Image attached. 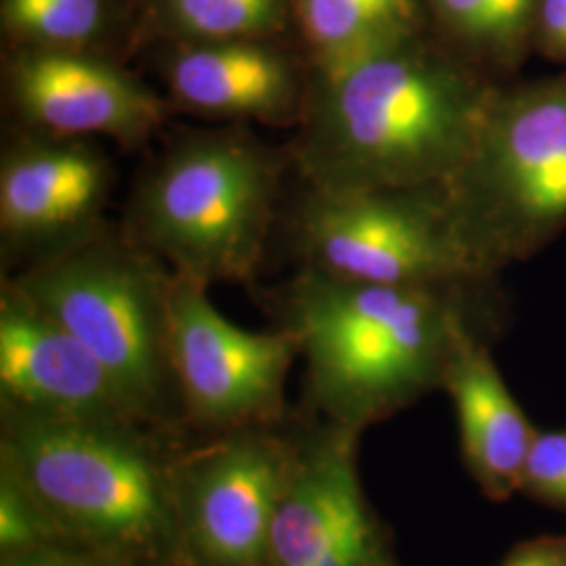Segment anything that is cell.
I'll return each mask as SVG.
<instances>
[{
  "label": "cell",
  "instance_id": "cell-22",
  "mask_svg": "<svg viewBox=\"0 0 566 566\" xmlns=\"http://www.w3.org/2000/svg\"><path fill=\"white\" fill-rule=\"evenodd\" d=\"M0 566H120L95 552L82 547L55 544L0 556Z\"/></svg>",
  "mask_w": 566,
  "mask_h": 566
},
{
  "label": "cell",
  "instance_id": "cell-3",
  "mask_svg": "<svg viewBox=\"0 0 566 566\" xmlns=\"http://www.w3.org/2000/svg\"><path fill=\"white\" fill-rule=\"evenodd\" d=\"M185 437L137 420H55L0 407V468L63 544L120 566H181L172 464Z\"/></svg>",
  "mask_w": 566,
  "mask_h": 566
},
{
  "label": "cell",
  "instance_id": "cell-20",
  "mask_svg": "<svg viewBox=\"0 0 566 566\" xmlns=\"http://www.w3.org/2000/svg\"><path fill=\"white\" fill-rule=\"evenodd\" d=\"M521 493L542 506L566 512V428L537 430L526 458Z\"/></svg>",
  "mask_w": 566,
  "mask_h": 566
},
{
  "label": "cell",
  "instance_id": "cell-7",
  "mask_svg": "<svg viewBox=\"0 0 566 566\" xmlns=\"http://www.w3.org/2000/svg\"><path fill=\"white\" fill-rule=\"evenodd\" d=\"M296 238L304 266L353 282L465 285L493 277L464 242L443 187H308Z\"/></svg>",
  "mask_w": 566,
  "mask_h": 566
},
{
  "label": "cell",
  "instance_id": "cell-4",
  "mask_svg": "<svg viewBox=\"0 0 566 566\" xmlns=\"http://www.w3.org/2000/svg\"><path fill=\"white\" fill-rule=\"evenodd\" d=\"M7 282L102 364L142 422L189 434L170 355L172 271L160 259L103 227Z\"/></svg>",
  "mask_w": 566,
  "mask_h": 566
},
{
  "label": "cell",
  "instance_id": "cell-14",
  "mask_svg": "<svg viewBox=\"0 0 566 566\" xmlns=\"http://www.w3.org/2000/svg\"><path fill=\"white\" fill-rule=\"evenodd\" d=\"M491 343L465 338L447 367L443 390L455 409L465 472L489 502L502 504L521 493L537 428L510 392Z\"/></svg>",
  "mask_w": 566,
  "mask_h": 566
},
{
  "label": "cell",
  "instance_id": "cell-16",
  "mask_svg": "<svg viewBox=\"0 0 566 566\" xmlns=\"http://www.w3.org/2000/svg\"><path fill=\"white\" fill-rule=\"evenodd\" d=\"M301 13L324 67L409 36L416 0H301Z\"/></svg>",
  "mask_w": 566,
  "mask_h": 566
},
{
  "label": "cell",
  "instance_id": "cell-6",
  "mask_svg": "<svg viewBox=\"0 0 566 566\" xmlns=\"http://www.w3.org/2000/svg\"><path fill=\"white\" fill-rule=\"evenodd\" d=\"M447 202L489 275L566 227V76L497 88Z\"/></svg>",
  "mask_w": 566,
  "mask_h": 566
},
{
  "label": "cell",
  "instance_id": "cell-12",
  "mask_svg": "<svg viewBox=\"0 0 566 566\" xmlns=\"http://www.w3.org/2000/svg\"><path fill=\"white\" fill-rule=\"evenodd\" d=\"M0 407L55 420L142 422L102 364L7 280L0 290Z\"/></svg>",
  "mask_w": 566,
  "mask_h": 566
},
{
  "label": "cell",
  "instance_id": "cell-18",
  "mask_svg": "<svg viewBox=\"0 0 566 566\" xmlns=\"http://www.w3.org/2000/svg\"><path fill=\"white\" fill-rule=\"evenodd\" d=\"M170 7L185 32L210 42L245 41L280 15V0H170Z\"/></svg>",
  "mask_w": 566,
  "mask_h": 566
},
{
  "label": "cell",
  "instance_id": "cell-23",
  "mask_svg": "<svg viewBox=\"0 0 566 566\" xmlns=\"http://www.w3.org/2000/svg\"><path fill=\"white\" fill-rule=\"evenodd\" d=\"M497 566H566V535H539L521 542Z\"/></svg>",
  "mask_w": 566,
  "mask_h": 566
},
{
  "label": "cell",
  "instance_id": "cell-24",
  "mask_svg": "<svg viewBox=\"0 0 566 566\" xmlns=\"http://www.w3.org/2000/svg\"><path fill=\"white\" fill-rule=\"evenodd\" d=\"M539 32L547 53L566 61V0H539Z\"/></svg>",
  "mask_w": 566,
  "mask_h": 566
},
{
  "label": "cell",
  "instance_id": "cell-5",
  "mask_svg": "<svg viewBox=\"0 0 566 566\" xmlns=\"http://www.w3.org/2000/svg\"><path fill=\"white\" fill-rule=\"evenodd\" d=\"M282 168L275 149L242 130L187 135L145 172L124 231L182 277L206 285L252 282Z\"/></svg>",
  "mask_w": 566,
  "mask_h": 566
},
{
  "label": "cell",
  "instance_id": "cell-10",
  "mask_svg": "<svg viewBox=\"0 0 566 566\" xmlns=\"http://www.w3.org/2000/svg\"><path fill=\"white\" fill-rule=\"evenodd\" d=\"M294 460L269 533L264 566H399L395 539L365 493L361 432L301 407Z\"/></svg>",
  "mask_w": 566,
  "mask_h": 566
},
{
  "label": "cell",
  "instance_id": "cell-17",
  "mask_svg": "<svg viewBox=\"0 0 566 566\" xmlns=\"http://www.w3.org/2000/svg\"><path fill=\"white\" fill-rule=\"evenodd\" d=\"M13 30L53 49H76L103 23V0H4Z\"/></svg>",
  "mask_w": 566,
  "mask_h": 566
},
{
  "label": "cell",
  "instance_id": "cell-19",
  "mask_svg": "<svg viewBox=\"0 0 566 566\" xmlns=\"http://www.w3.org/2000/svg\"><path fill=\"white\" fill-rule=\"evenodd\" d=\"M55 544L63 542L41 506L0 468V556Z\"/></svg>",
  "mask_w": 566,
  "mask_h": 566
},
{
  "label": "cell",
  "instance_id": "cell-11",
  "mask_svg": "<svg viewBox=\"0 0 566 566\" xmlns=\"http://www.w3.org/2000/svg\"><path fill=\"white\" fill-rule=\"evenodd\" d=\"M114 170L86 139L39 133L13 145L0 168V231L28 264L84 242L103 229Z\"/></svg>",
  "mask_w": 566,
  "mask_h": 566
},
{
  "label": "cell",
  "instance_id": "cell-13",
  "mask_svg": "<svg viewBox=\"0 0 566 566\" xmlns=\"http://www.w3.org/2000/svg\"><path fill=\"white\" fill-rule=\"evenodd\" d=\"M9 95L30 126L67 139L107 137L137 145L166 118V103L154 91L76 49L25 53L11 70Z\"/></svg>",
  "mask_w": 566,
  "mask_h": 566
},
{
  "label": "cell",
  "instance_id": "cell-21",
  "mask_svg": "<svg viewBox=\"0 0 566 566\" xmlns=\"http://www.w3.org/2000/svg\"><path fill=\"white\" fill-rule=\"evenodd\" d=\"M439 7L465 36L497 49H514L495 0H439Z\"/></svg>",
  "mask_w": 566,
  "mask_h": 566
},
{
  "label": "cell",
  "instance_id": "cell-25",
  "mask_svg": "<svg viewBox=\"0 0 566 566\" xmlns=\"http://www.w3.org/2000/svg\"><path fill=\"white\" fill-rule=\"evenodd\" d=\"M495 2L502 13V20L506 23L507 34L516 46L537 0H495Z\"/></svg>",
  "mask_w": 566,
  "mask_h": 566
},
{
  "label": "cell",
  "instance_id": "cell-15",
  "mask_svg": "<svg viewBox=\"0 0 566 566\" xmlns=\"http://www.w3.org/2000/svg\"><path fill=\"white\" fill-rule=\"evenodd\" d=\"M166 78L175 102L210 118L283 124L306 102L290 63L248 41L193 46L170 61Z\"/></svg>",
  "mask_w": 566,
  "mask_h": 566
},
{
  "label": "cell",
  "instance_id": "cell-9",
  "mask_svg": "<svg viewBox=\"0 0 566 566\" xmlns=\"http://www.w3.org/2000/svg\"><path fill=\"white\" fill-rule=\"evenodd\" d=\"M210 285L172 273L170 355L189 434L283 424L287 374L301 359L283 327L250 332L231 324L208 296Z\"/></svg>",
  "mask_w": 566,
  "mask_h": 566
},
{
  "label": "cell",
  "instance_id": "cell-1",
  "mask_svg": "<svg viewBox=\"0 0 566 566\" xmlns=\"http://www.w3.org/2000/svg\"><path fill=\"white\" fill-rule=\"evenodd\" d=\"M266 308L298 343L301 409L361 434L443 390L458 346L495 340L504 317L486 283L382 285L304 264Z\"/></svg>",
  "mask_w": 566,
  "mask_h": 566
},
{
  "label": "cell",
  "instance_id": "cell-2",
  "mask_svg": "<svg viewBox=\"0 0 566 566\" xmlns=\"http://www.w3.org/2000/svg\"><path fill=\"white\" fill-rule=\"evenodd\" d=\"M495 93L409 34L319 67L294 163L315 189L446 187L472 154Z\"/></svg>",
  "mask_w": 566,
  "mask_h": 566
},
{
  "label": "cell",
  "instance_id": "cell-8",
  "mask_svg": "<svg viewBox=\"0 0 566 566\" xmlns=\"http://www.w3.org/2000/svg\"><path fill=\"white\" fill-rule=\"evenodd\" d=\"M292 460V416L277 426L185 437L172 464L181 566H264Z\"/></svg>",
  "mask_w": 566,
  "mask_h": 566
}]
</instances>
